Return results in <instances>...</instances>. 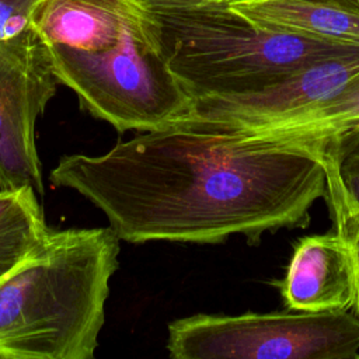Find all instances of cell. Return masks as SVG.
I'll use <instances>...</instances> for the list:
<instances>
[{"label": "cell", "instance_id": "277c9868", "mask_svg": "<svg viewBox=\"0 0 359 359\" xmlns=\"http://www.w3.org/2000/svg\"><path fill=\"white\" fill-rule=\"evenodd\" d=\"M160 53L189 98V109L257 91L358 43L275 31L233 11L229 0H139Z\"/></svg>", "mask_w": 359, "mask_h": 359}, {"label": "cell", "instance_id": "7a4b0ae2", "mask_svg": "<svg viewBox=\"0 0 359 359\" xmlns=\"http://www.w3.org/2000/svg\"><path fill=\"white\" fill-rule=\"evenodd\" d=\"M31 27L59 83L119 133L150 130L189 111L139 0H39Z\"/></svg>", "mask_w": 359, "mask_h": 359}, {"label": "cell", "instance_id": "6da1fadb", "mask_svg": "<svg viewBox=\"0 0 359 359\" xmlns=\"http://www.w3.org/2000/svg\"><path fill=\"white\" fill-rule=\"evenodd\" d=\"M97 206L128 243L219 244L306 227L327 198L325 139L271 136L192 111L49 175Z\"/></svg>", "mask_w": 359, "mask_h": 359}, {"label": "cell", "instance_id": "52a82bcc", "mask_svg": "<svg viewBox=\"0 0 359 359\" xmlns=\"http://www.w3.org/2000/svg\"><path fill=\"white\" fill-rule=\"evenodd\" d=\"M280 293L286 309L294 311L353 307L355 268L346 240L338 231L300 238L280 282Z\"/></svg>", "mask_w": 359, "mask_h": 359}, {"label": "cell", "instance_id": "5b68a950", "mask_svg": "<svg viewBox=\"0 0 359 359\" xmlns=\"http://www.w3.org/2000/svg\"><path fill=\"white\" fill-rule=\"evenodd\" d=\"M175 359H352L359 316L348 310L195 314L168 325Z\"/></svg>", "mask_w": 359, "mask_h": 359}, {"label": "cell", "instance_id": "30bf717a", "mask_svg": "<svg viewBox=\"0 0 359 359\" xmlns=\"http://www.w3.org/2000/svg\"><path fill=\"white\" fill-rule=\"evenodd\" d=\"M327 160V201L349 213L359 215V160L335 158L325 151Z\"/></svg>", "mask_w": 359, "mask_h": 359}, {"label": "cell", "instance_id": "3957f363", "mask_svg": "<svg viewBox=\"0 0 359 359\" xmlns=\"http://www.w3.org/2000/svg\"><path fill=\"white\" fill-rule=\"evenodd\" d=\"M119 241L112 227L50 230L0 285V359H93Z\"/></svg>", "mask_w": 359, "mask_h": 359}, {"label": "cell", "instance_id": "9c48e42d", "mask_svg": "<svg viewBox=\"0 0 359 359\" xmlns=\"http://www.w3.org/2000/svg\"><path fill=\"white\" fill-rule=\"evenodd\" d=\"M50 230L32 188L0 191V285L31 257Z\"/></svg>", "mask_w": 359, "mask_h": 359}, {"label": "cell", "instance_id": "8fae6325", "mask_svg": "<svg viewBox=\"0 0 359 359\" xmlns=\"http://www.w3.org/2000/svg\"><path fill=\"white\" fill-rule=\"evenodd\" d=\"M39 0H0V39L13 38L31 27Z\"/></svg>", "mask_w": 359, "mask_h": 359}, {"label": "cell", "instance_id": "4fadbf2b", "mask_svg": "<svg viewBox=\"0 0 359 359\" xmlns=\"http://www.w3.org/2000/svg\"><path fill=\"white\" fill-rule=\"evenodd\" d=\"M325 151L335 158L359 160V125L328 137Z\"/></svg>", "mask_w": 359, "mask_h": 359}, {"label": "cell", "instance_id": "ba28073f", "mask_svg": "<svg viewBox=\"0 0 359 359\" xmlns=\"http://www.w3.org/2000/svg\"><path fill=\"white\" fill-rule=\"evenodd\" d=\"M255 25L359 45V0H229Z\"/></svg>", "mask_w": 359, "mask_h": 359}, {"label": "cell", "instance_id": "8992f818", "mask_svg": "<svg viewBox=\"0 0 359 359\" xmlns=\"http://www.w3.org/2000/svg\"><path fill=\"white\" fill-rule=\"evenodd\" d=\"M57 84L48 49L32 27L0 39V191L32 188L43 195L35 123Z\"/></svg>", "mask_w": 359, "mask_h": 359}, {"label": "cell", "instance_id": "7c38bea8", "mask_svg": "<svg viewBox=\"0 0 359 359\" xmlns=\"http://www.w3.org/2000/svg\"><path fill=\"white\" fill-rule=\"evenodd\" d=\"M330 209L335 223V231H338L346 240L351 248L356 283V297L353 309L355 313L359 316V215L349 213L339 206H330Z\"/></svg>", "mask_w": 359, "mask_h": 359}]
</instances>
